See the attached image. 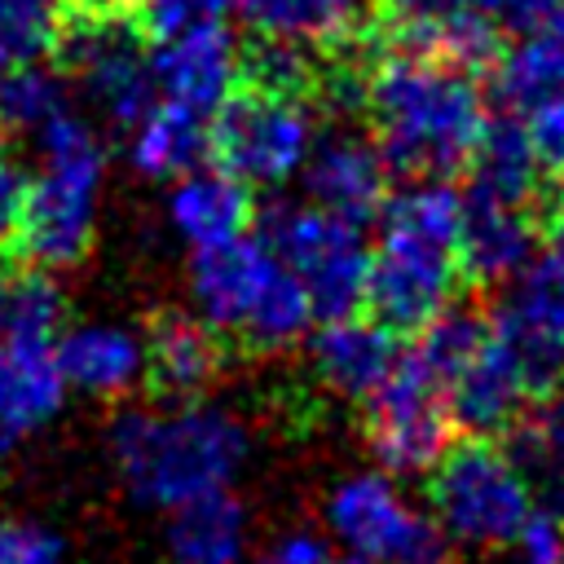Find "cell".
Masks as SVG:
<instances>
[{
    "instance_id": "1",
    "label": "cell",
    "mask_w": 564,
    "mask_h": 564,
    "mask_svg": "<svg viewBox=\"0 0 564 564\" xmlns=\"http://www.w3.org/2000/svg\"><path fill=\"white\" fill-rule=\"evenodd\" d=\"M361 110L388 172L410 181L463 172L489 123L471 66L405 44H392L366 70Z\"/></svg>"
},
{
    "instance_id": "2",
    "label": "cell",
    "mask_w": 564,
    "mask_h": 564,
    "mask_svg": "<svg viewBox=\"0 0 564 564\" xmlns=\"http://www.w3.org/2000/svg\"><path fill=\"white\" fill-rule=\"evenodd\" d=\"M110 454L123 489L154 511L185 498L234 489L251 458V427L220 401L167 397V405L123 410L110 427Z\"/></svg>"
},
{
    "instance_id": "3",
    "label": "cell",
    "mask_w": 564,
    "mask_h": 564,
    "mask_svg": "<svg viewBox=\"0 0 564 564\" xmlns=\"http://www.w3.org/2000/svg\"><path fill=\"white\" fill-rule=\"evenodd\" d=\"M379 238L366 260V295L375 322L388 330H423L441 308L458 300V225L463 194L445 176H419L405 189H388Z\"/></svg>"
},
{
    "instance_id": "4",
    "label": "cell",
    "mask_w": 564,
    "mask_h": 564,
    "mask_svg": "<svg viewBox=\"0 0 564 564\" xmlns=\"http://www.w3.org/2000/svg\"><path fill=\"white\" fill-rule=\"evenodd\" d=\"M35 150L40 172L26 176L13 238L26 264L53 273L79 264L93 247L97 194L106 181V145L97 128L66 106L35 132Z\"/></svg>"
},
{
    "instance_id": "5",
    "label": "cell",
    "mask_w": 564,
    "mask_h": 564,
    "mask_svg": "<svg viewBox=\"0 0 564 564\" xmlns=\"http://www.w3.org/2000/svg\"><path fill=\"white\" fill-rule=\"evenodd\" d=\"M189 300L220 339H238L256 352H282L300 344L317 322L291 269L264 238L251 234L194 251Z\"/></svg>"
},
{
    "instance_id": "6",
    "label": "cell",
    "mask_w": 564,
    "mask_h": 564,
    "mask_svg": "<svg viewBox=\"0 0 564 564\" xmlns=\"http://www.w3.org/2000/svg\"><path fill=\"white\" fill-rule=\"evenodd\" d=\"M538 507V480L494 436L445 445L427 467V511L463 551H502Z\"/></svg>"
},
{
    "instance_id": "7",
    "label": "cell",
    "mask_w": 564,
    "mask_h": 564,
    "mask_svg": "<svg viewBox=\"0 0 564 564\" xmlns=\"http://www.w3.org/2000/svg\"><path fill=\"white\" fill-rule=\"evenodd\" d=\"M322 533L361 564H449L454 542L383 467L339 476L322 498Z\"/></svg>"
},
{
    "instance_id": "8",
    "label": "cell",
    "mask_w": 564,
    "mask_h": 564,
    "mask_svg": "<svg viewBox=\"0 0 564 564\" xmlns=\"http://www.w3.org/2000/svg\"><path fill=\"white\" fill-rule=\"evenodd\" d=\"M317 141V110L308 93L242 84L220 101L207 128V150L225 172L251 189H282L300 176Z\"/></svg>"
},
{
    "instance_id": "9",
    "label": "cell",
    "mask_w": 564,
    "mask_h": 564,
    "mask_svg": "<svg viewBox=\"0 0 564 564\" xmlns=\"http://www.w3.org/2000/svg\"><path fill=\"white\" fill-rule=\"evenodd\" d=\"M57 53L79 84V93L115 123L132 128L154 106L150 53L141 44V26L123 4H70L62 0Z\"/></svg>"
},
{
    "instance_id": "10",
    "label": "cell",
    "mask_w": 564,
    "mask_h": 564,
    "mask_svg": "<svg viewBox=\"0 0 564 564\" xmlns=\"http://www.w3.org/2000/svg\"><path fill=\"white\" fill-rule=\"evenodd\" d=\"M260 238L291 269V278L308 295V308L317 322L361 308L366 260H370L361 225H352L317 203H282L269 212Z\"/></svg>"
},
{
    "instance_id": "11",
    "label": "cell",
    "mask_w": 564,
    "mask_h": 564,
    "mask_svg": "<svg viewBox=\"0 0 564 564\" xmlns=\"http://www.w3.org/2000/svg\"><path fill=\"white\" fill-rule=\"evenodd\" d=\"M361 405H366V445L375 467L392 476H427V467L449 445L454 419L445 405V383L423 361V352L419 348L401 352Z\"/></svg>"
},
{
    "instance_id": "12",
    "label": "cell",
    "mask_w": 564,
    "mask_h": 564,
    "mask_svg": "<svg viewBox=\"0 0 564 564\" xmlns=\"http://www.w3.org/2000/svg\"><path fill=\"white\" fill-rule=\"evenodd\" d=\"M494 97L524 128L542 172L564 176V13L524 26L511 48H498Z\"/></svg>"
},
{
    "instance_id": "13",
    "label": "cell",
    "mask_w": 564,
    "mask_h": 564,
    "mask_svg": "<svg viewBox=\"0 0 564 564\" xmlns=\"http://www.w3.org/2000/svg\"><path fill=\"white\" fill-rule=\"evenodd\" d=\"M397 18L392 44L441 53L458 66H485L502 48V31H524L564 9V0H388Z\"/></svg>"
},
{
    "instance_id": "14",
    "label": "cell",
    "mask_w": 564,
    "mask_h": 564,
    "mask_svg": "<svg viewBox=\"0 0 564 564\" xmlns=\"http://www.w3.org/2000/svg\"><path fill=\"white\" fill-rule=\"evenodd\" d=\"M489 326L529 379L533 397L555 388L564 379V264L533 256L516 278L502 282Z\"/></svg>"
},
{
    "instance_id": "15",
    "label": "cell",
    "mask_w": 564,
    "mask_h": 564,
    "mask_svg": "<svg viewBox=\"0 0 564 564\" xmlns=\"http://www.w3.org/2000/svg\"><path fill=\"white\" fill-rule=\"evenodd\" d=\"M150 75L163 101L212 119L242 79V53L234 31L220 18H207L159 35V48L150 53Z\"/></svg>"
},
{
    "instance_id": "16",
    "label": "cell",
    "mask_w": 564,
    "mask_h": 564,
    "mask_svg": "<svg viewBox=\"0 0 564 564\" xmlns=\"http://www.w3.org/2000/svg\"><path fill=\"white\" fill-rule=\"evenodd\" d=\"M489 317V313H485ZM445 405L449 419L458 427H467L471 436H498V432H516L520 414L533 401L529 379L520 375V366L511 361V352L498 344L494 326H485L445 370Z\"/></svg>"
},
{
    "instance_id": "17",
    "label": "cell",
    "mask_w": 564,
    "mask_h": 564,
    "mask_svg": "<svg viewBox=\"0 0 564 564\" xmlns=\"http://www.w3.org/2000/svg\"><path fill=\"white\" fill-rule=\"evenodd\" d=\"M300 181H304L308 203H317L352 225L370 220L392 189V172H388L375 137H366L357 128L317 132V141L300 167Z\"/></svg>"
},
{
    "instance_id": "18",
    "label": "cell",
    "mask_w": 564,
    "mask_h": 564,
    "mask_svg": "<svg viewBox=\"0 0 564 564\" xmlns=\"http://www.w3.org/2000/svg\"><path fill=\"white\" fill-rule=\"evenodd\" d=\"M304 339H308V366L317 383L339 401H366L401 357L397 330L361 313L322 317L317 330H308Z\"/></svg>"
},
{
    "instance_id": "19",
    "label": "cell",
    "mask_w": 564,
    "mask_h": 564,
    "mask_svg": "<svg viewBox=\"0 0 564 564\" xmlns=\"http://www.w3.org/2000/svg\"><path fill=\"white\" fill-rule=\"evenodd\" d=\"M538 256V220L533 203H507L489 194H463L458 225V264L463 278L502 286Z\"/></svg>"
},
{
    "instance_id": "20",
    "label": "cell",
    "mask_w": 564,
    "mask_h": 564,
    "mask_svg": "<svg viewBox=\"0 0 564 564\" xmlns=\"http://www.w3.org/2000/svg\"><path fill=\"white\" fill-rule=\"evenodd\" d=\"M163 212H167V229L189 251H203V247H216V242L247 234L256 203H251V185H242L220 163H212V167L194 163L181 176H172Z\"/></svg>"
},
{
    "instance_id": "21",
    "label": "cell",
    "mask_w": 564,
    "mask_h": 564,
    "mask_svg": "<svg viewBox=\"0 0 564 564\" xmlns=\"http://www.w3.org/2000/svg\"><path fill=\"white\" fill-rule=\"evenodd\" d=\"M53 357L66 392H84L97 401L128 397L145 379V344L119 322H79L62 330L53 339Z\"/></svg>"
},
{
    "instance_id": "22",
    "label": "cell",
    "mask_w": 564,
    "mask_h": 564,
    "mask_svg": "<svg viewBox=\"0 0 564 564\" xmlns=\"http://www.w3.org/2000/svg\"><path fill=\"white\" fill-rule=\"evenodd\" d=\"M66 379L53 339H0V454L31 441L57 419Z\"/></svg>"
},
{
    "instance_id": "23",
    "label": "cell",
    "mask_w": 564,
    "mask_h": 564,
    "mask_svg": "<svg viewBox=\"0 0 564 564\" xmlns=\"http://www.w3.org/2000/svg\"><path fill=\"white\" fill-rule=\"evenodd\" d=\"M145 344V379L163 397H198L225 366V339L198 313H159Z\"/></svg>"
},
{
    "instance_id": "24",
    "label": "cell",
    "mask_w": 564,
    "mask_h": 564,
    "mask_svg": "<svg viewBox=\"0 0 564 564\" xmlns=\"http://www.w3.org/2000/svg\"><path fill=\"white\" fill-rule=\"evenodd\" d=\"M163 546L172 564H242L251 546V516L234 489H212L167 507Z\"/></svg>"
},
{
    "instance_id": "25",
    "label": "cell",
    "mask_w": 564,
    "mask_h": 564,
    "mask_svg": "<svg viewBox=\"0 0 564 564\" xmlns=\"http://www.w3.org/2000/svg\"><path fill=\"white\" fill-rule=\"evenodd\" d=\"M375 0H234L238 18L256 40L330 48L344 44L370 13Z\"/></svg>"
},
{
    "instance_id": "26",
    "label": "cell",
    "mask_w": 564,
    "mask_h": 564,
    "mask_svg": "<svg viewBox=\"0 0 564 564\" xmlns=\"http://www.w3.org/2000/svg\"><path fill=\"white\" fill-rule=\"evenodd\" d=\"M207 128L212 119L198 110H185L176 101L154 97V106L128 128V159L150 181H172L185 167L203 163L207 154Z\"/></svg>"
},
{
    "instance_id": "27",
    "label": "cell",
    "mask_w": 564,
    "mask_h": 564,
    "mask_svg": "<svg viewBox=\"0 0 564 564\" xmlns=\"http://www.w3.org/2000/svg\"><path fill=\"white\" fill-rule=\"evenodd\" d=\"M471 189L467 194H489V198H507V203H533L538 185H542V163L524 137V128L511 115H489L471 159Z\"/></svg>"
},
{
    "instance_id": "28",
    "label": "cell",
    "mask_w": 564,
    "mask_h": 564,
    "mask_svg": "<svg viewBox=\"0 0 564 564\" xmlns=\"http://www.w3.org/2000/svg\"><path fill=\"white\" fill-rule=\"evenodd\" d=\"M66 300L48 269H0V339H53Z\"/></svg>"
},
{
    "instance_id": "29",
    "label": "cell",
    "mask_w": 564,
    "mask_h": 564,
    "mask_svg": "<svg viewBox=\"0 0 564 564\" xmlns=\"http://www.w3.org/2000/svg\"><path fill=\"white\" fill-rule=\"evenodd\" d=\"M57 110H66V79L40 62L0 66V132L35 137Z\"/></svg>"
},
{
    "instance_id": "30",
    "label": "cell",
    "mask_w": 564,
    "mask_h": 564,
    "mask_svg": "<svg viewBox=\"0 0 564 564\" xmlns=\"http://www.w3.org/2000/svg\"><path fill=\"white\" fill-rule=\"evenodd\" d=\"M62 0H0V66L40 62L57 48Z\"/></svg>"
},
{
    "instance_id": "31",
    "label": "cell",
    "mask_w": 564,
    "mask_h": 564,
    "mask_svg": "<svg viewBox=\"0 0 564 564\" xmlns=\"http://www.w3.org/2000/svg\"><path fill=\"white\" fill-rule=\"evenodd\" d=\"M516 436H520V449H511V454L524 463V471H529L533 480H546V485H551L555 507H560V516H564V388H560V392L546 401V410H542L529 427H520Z\"/></svg>"
},
{
    "instance_id": "32",
    "label": "cell",
    "mask_w": 564,
    "mask_h": 564,
    "mask_svg": "<svg viewBox=\"0 0 564 564\" xmlns=\"http://www.w3.org/2000/svg\"><path fill=\"white\" fill-rule=\"evenodd\" d=\"M66 542L44 524L26 516L0 520V564H62Z\"/></svg>"
},
{
    "instance_id": "33",
    "label": "cell",
    "mask_w": 564,
    "mask_h": 564,
    "mask_svg": "<svg viewBox=\"0 0 564 564\" xmlns=\"http://www.w3.org/2000/svg\"><path fill=\"white\" fill-rule=\"evenodd\" d=\"M502 551L507 564H564V516L533 507Z\"/></svg>"
},
{
    "instance_id": "34",
    "label": "cell",
    "mask_w": 564,
    "mask_h": 564,
    "mask_svg": "<svg viewBox=\"0 0 564 564\" xmlns=\"http://www.w3.org/2000/svg\"><path fill=\"white\" fill-rule=\"evenodd\" d=\"M132 22L150 35H167L176 26L189 22H207V18H225L234 9V0H123Z\"/></svg>"
},
{
    "instance_id": "35",
    "label": "cell",
    "mask_w": 564,
    "mask_h": 564,
    "mask_svg": "<svg viewBox=\"0 0 564 564\" xmlns=\"http://www.w3.org/2000/svg\"><path fill=\"white\" fill-rule=\"evenodd\" d=\"M260 564H361V560H352L344 546H335L322 529L295 524V529H282L260 551Z\"/></svg>"
},
{
    "instance_id": "36",
    "label": "cell",
    "mask_w": 564,
    "mask_h": 564,
    "mask_svg": "<svg viewBox=\"0 0 564 564\" xmlns=\"http://www.w3.org/2000/svg\"><path fill=\"white\" fill-rule=\"evenodd\" d=\"M22 194H26V172L13 154L0 150V242L13 234L18 212H22Z\"/></svg>"
},
{
    "instance_id": "37",
    "label": "cell",
    "mask_w": 564,
    "mask_h": 564,
    "mask_svg": "<svg viewBox=\"0 0 564 564\" xmlns=\"http://www.w3.org/2000/svg\"><path fill=\"white\" fill-rule=\"evenodd\" d=\"M546 247H551V260L564 264V185L546 207Z\"/></svg>"
}]
</instances>
